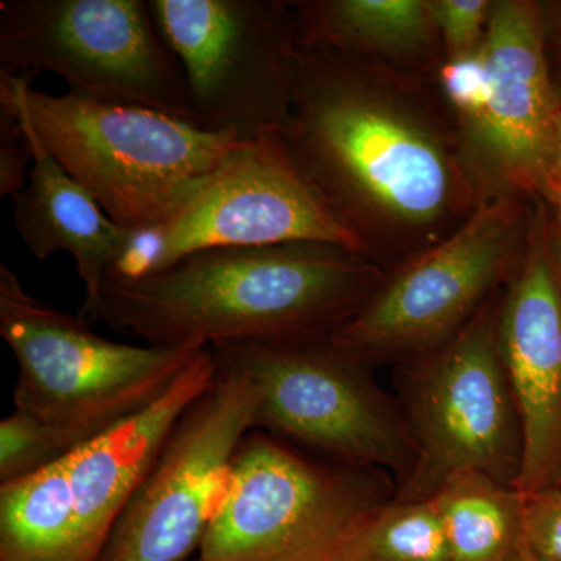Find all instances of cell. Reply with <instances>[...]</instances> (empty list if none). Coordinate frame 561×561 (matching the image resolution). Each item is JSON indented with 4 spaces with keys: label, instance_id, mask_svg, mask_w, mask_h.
<instances>
[{
    "label": "cell",
    "instance_id": "obj_14",
    "mask_svg": "<svg viewBox=\"0 0 561 561\" xmlns=\"http://www.w3.org/2000/svg\"><path fill=\"white\" fill-rule=\"evenodd\" d=\"M482 46L491 91L482 116L467 125L472 153L494 181L541 195L561 113L541 3L494 2Z\"/></svg>",
    "mask_w": 561,
    "mask_h": 561
},
{
    "label": "cell",
    "instance_id": "obj_4",
    "mask_svg": "<svg viewBox=\"0 0 561 561\" xmlns=\"http://www.w3.org/2000/svg\"><path fill=\"white\" fill-rule=\"evenodd\" d=\"M90 327L33 297L0 265V335L18 365L16 411L79 448L149 409L205 350L125 345Z\"/></svg>",
    "mask_w": 561,
    "mask_h": 561
},
{
    "label": "cell",
    "instance_id": "obj_8",
    "mask_svg": "<svg viewBox=\"0 0 561 561\" xmlns=\"http://www.w3.org/2000/svg\"><path fill=\"white\" fill-rule=\"evenodd\" d=\"M530 220L513 195L481 198L456 230L386 273L332 343L373 367L451 341L515 276Z\"/></svg>",
    "mask_w": 561,
    "mask_h": 561
},
{
    "label": "cell",
    "instance_id": "obj_16",
    "mask_svg": "<svg viewBox=\"0 0 561 561\" xmlns=\"http://www.w3.org/2000/svg\"><path fill=\"white\" fill-rule=\"evenodd\" d=\"M291 9L298 50L416 60L438 33L430 0H309Z\"/></svg>",
    "mask_w": 561,
    "mask_h": 561
},
{
    "label": "cell",
    "instance_id": "obj_3",
    "mask_svg": "<svg viewBox=\"0 0 561 561\" xmlns=\"http://www.w3.org/2000/svg\"><path fill=\"white\" fill-rule=\"evenodd\" d=\"M36 76L0 73V95L39 142L124 230L171 219L243 140L138 106L106 105L33 90Z\"/></svg>",
    "mask_w": 561,
    "mask_h": 561
},
{
    "label": "cell",
    "instance_id": "obj_6",
    "mask_svg": "<svg viewBox=\"0 0 561 561\" xmlns=\"http://www.w3.org/2000/svg\"><path fill=\"white\" fill-rule=\"evenodd\" d=\"M209 348L217 365L260 391L254 431L324 460L389 472L398 486L412 474L416 448L400 401L379 387L371 365L331 337Z\"/></svg>",
    "mask_w": 561,
    "mask_h": 561
},
{
    "label": "cell",
    "instance_id": "obj_5",
    "mask_svg": "<svg viewBox=\"0 0 561 561\" xmlns=\"http://www.w3.org/2000/svg\"><path fill=\"white\" fill-rule=\"evenodd\" d=\"M397 493L389 472L309 457L251 431L198 561H342L360 527Z\"/></svg>",
    "mask_w": 561,
    "mask_h": 561
},
{
    "label": "cell",
    "instance_id": "obj_15",
    "mask_svg": "<svg viewBox=\"0 0 561 561\" xmlns=\"http://www.w3.org/2000/svg\"><path fill=\"white\" fill-rule=\"evenodd\" d=\"M0 106L20 117L33 153L27 184L11 197L16 230L36 260H49L58 251L76 260L87 291L79 317L95 323L103 280L127 247L130 231L111 220L90 192L69 175L10 99L0 95Z\"/></svg>",
    "mask_w": 561,
    "mask_h": 561
},
{
    "label": "cell",
    "instance_id": "obj_19",
    "mask_svg": "<svg viewBox=\"0 0 561 561\" xmlns=\"http://www.w3.org/2000/svg\"><path fill=\"white\" fill-rule=\"evenodd\" d=\"M79 449L31 413L14 411L0 423V485L46 470Z\"/></svg>",
    "mask_w": 561,
    "mask_h": 561
},
{
    "label": "cell",
    "instance_id": "obj_13",
    "mask_svg": "<svg viewBox=\"0 0 561 561\" xmlns=\"http://www.w3.org/2000/svg\"><path fill=\"white\" fill-rule=\"evenodd\" d=\"M501 346L523 431L516 490L561 483V236L538 209L501 301Z\"/></svg>",
    "mask_w": 561,
    "mask_h": 561
},
{
    "label": "cell",
    "instance_id": "obj_11",
    "mask_svg": "<svg viewBox=\"0 0 561 561\" xmlns=\"http://www.w3.org/2000/svg\"><path fill=\"white\" fill-rule=\"evenodd\" d=\"M179 58L191 124L253 140L283 131L298 80L291 3L279 0H149Z\"/></svg>",
    "mask_w": 561,
    "mask_h": 561
},
{
    "label": "cell",
    "instance_id": "obj_27",
    "mask_svg": "<svg viewBox=\"0 0 561 561\" xmlns=\"http://www.w3.org/2000/svg\"><path fill=\"white\" fill-rule=\"evenodd\" d=\"M560 236H561V232H560Z\"/></svg>",
    "mask_w": 561,
    "mask_h": 561
},
{
    "label": "cell",
    "instance_id": "obj_22",
    "mask_svg": "<svg viewBox=\"0 0 561 561\" xmlns=\"http://www.w3.org/2000/svg\"><path fill=\"white\" fill-rule=\"evenodd\" d=\"M493 2L489 0H430L432 20L448 58L471 54L482 46Z\"/></svg>",
    "mask_w": 561,
    "mask_h": 561
},
{
    "label": "cell",
    "instance_id": "obj_23",
    "mask_svg": "<svg viewBox=\"0 0 561 561\" xmlns=\"http://www.w3.org/2000/svg\"><path fill=\"white\" fill-rule=\"evenodd\" d=\"M31 140L20 117L0 106V195L13 197L24 190L31 172Z\"/></svg>",
    "mask_w": 561,
    "mask_h": 561
},
{
    "label": "cell",
    "instance_id": "obj_25",
    "mask_svg": "<svg viewBox=\"0 0 561 561\" xmlns=\"http://www.w3.org/2000/svg\"><path fill=\"white\" fill-rule=\"evenodd\" d=\"M542 18H545L549 62H551L553 81L561 101V2L545 3Z\"/></svg>",
    "mask_w": 561,
    "mask_h": 561
},
{
    "label": "cell",
    "instance_id": "obj_26",
    "mask_svg": "<svg viewBox=\"0 0 561 561\" xmlns=\"http://www.w3.org/2000/svg\"><path fill=\"white\" fill-rule=\"evenodd\" d=\"M508 561H538L537 559H534V557L530 556V553H527L524 551L522 546L518 545V548H516V551L512 553L511 559Z\"/></svg>",
    "mask_w": 561,
    "mask_h": 561
},
{
    "label": "cell",
    "instance_id": "obj_2",
    "mask_svg": "<svg viewBox=\"0 0 561 561\" xmlns=\"http://www.w3.org/2000/svg\"><path fill=\"white\" fill-rule=\"evenodd\" d=\"M383 276L328 243L203 250L142 278L106 276L98 321L161 348L328 339Z\"/></svg>",
    "mask_w": 561,
    "mask_h": 561
},
{
    "label": "cell",
    "instance_id": "obj_24",
    "mask_svg": "<svg viewBox=\"0 0 561 561\" xmlns=\"http://www.w3.org/2000/svg\"><path fill=\"white\" fill-rule=\"evenodd\" d=\"M541 197L551 205L553 217H556V227L561 232V113L557 121L551 158H549Z\"/></svg>",
    "mask_w": 561,
    "mask_h": 561
},
{
    "label": "cell",
    "instance_id": "obj_20",
    "mask_svg": "<svg viewBox=\"0 0 561 561\" xmlns=\"http://www.w3.org/2000/svg\"><path fill=\"white\" fill-rule=\"evenodd\" d=\"M440 81L446 99L465 125L478 121L489 105L491 91L489 61L483 46L471 54L448 58L442 66Z\"/></svg>",
    "mask_w": 561,
    "mask_h": 561
},
{
    "label": "cell",
    "instance_id": "obj_10",
    "mask_svg": "<svg viewBox=\"0 0 561 561\" xmlns=\"http://www.w3.org/2000/svg\"><path fill=\"white\" fill-rule=\"evenodd\" d=\"M302 242L368 257L364 242L335 219L298 171L280 131H268L232 151L171 219L130 231L106 276L142 278L203 250Z\"/></svg>",
    "mask_w": 561,
    "mask_h": 561
},
{
    "label": "cell",
    "instance_id": "obj_18",
    "mask_svg": "<svg viewBox=\"0 0 561 561\" xmlns=\"http://www.w3.org/2000/svg\"><path fill=\"white\" fill-rule=\"evenodd\" d=\"M342 561H449L435 501L382 505L357 531Z\"/></svg>",
    "mask_w": 561,
    "mask_h": 561
},
{
    "label": "cell",
    "instance_id": "obj_9",
    "mask_svg": "<svg viewBox=\"0 0 561 561\" xmlns=\"http://www.w3.org/2000/svg\"><path fill=\"white\" fill-rule=\"evenodd\" d=\"M51 72L68 94L191 122L186 76L149 0H3L0 73Z\"/></svg>",
    "mask_w": 561,
    "mask_h": 561
},
{
    "label": "cell",
    "instance_id": "obj_12",
    "mask_svg": "<svg viewBox=\"0 0 561 561\" xmlns=\"http://www.w3.org/2000/svg\"><path fill=\"white\" fill-rule=\"evenodd\" d=\"M257 408L254 383L217 365L216 379L176 421L99 561H187L201 551L230 489L236 454L256 430Z\"/></svg>",
    "mask_w": 561,
    "mask_h": 561
},
{
    "label": "cell",
    "instance_id": "obj_21",
    "mask_svg": "<svg viewBox=\"0 0 561 561\" xmlns=\"http://www.w3.org/2000/svg\"><path fill=\"white\" fill-rule=\"evenodd\" d=\"M522 501L519 546L538 561H561V483Z\"/></svg>",
    "mask_w": 561,
    "mask_h": 561
},
{
    "label": "cell",
    "instance_id": "obj_17",
    "mask_svg": "<svg viewBox=\"0 0 561 561\" xmlns=\"http://www.w3.org/2000/svg\"><path fill=\"white\" fill-rule=\"evenodd\" d=\"M448 540L449 561H508L522 535V493L482 472L463 471L432 497Z\"/></svg>",
    "mask_w": 561,
    "mask_h": 561
},
{
    "label": "cell",
    "instance_id": "obj_1",
    "mask_svg": "<svg viewBox=\"0 0 561 561\" xmlns=\"http://www.w3.org/2000/svg\"><path fill=\"white\" fill-rule=\"evenodd\" d=\"M280 135L298 171L371 261L381 228L430 238L463 210L459 161L430 122L381 87L378 62L298 50L297 90Z\"/></svg>",
    "mask_w": 561,
    "mask_h": 561
},
{
    "label": "cell",
    "instance_id": "obj_7",
    "mask_svg": "<svg viewBox=\"0 0 561 561\" xmlns=\"http://www.w3.org/2000/svg\"><path fill=\"white\" fill-rule=\"evenodd\" d=\"M500 294L451 341L394 365L393 386L416 448L401 502L432 500L463 471L516 489L523 431L501 346Z\"/></svg>",
    "mask_w": 561,
    "mask_h": 561
}]
</instances>
